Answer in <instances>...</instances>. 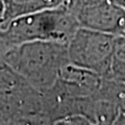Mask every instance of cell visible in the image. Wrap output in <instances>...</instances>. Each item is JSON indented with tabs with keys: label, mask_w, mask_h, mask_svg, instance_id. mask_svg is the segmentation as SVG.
Masks as SVG:
<instances>
[{
	"label": "cell",
	"mask_w": 125,
	"mask_h": 125,
	"mask_svg": "<svg viewBox=\"0 0 125 125\" xmlns=\"http://www.w3.org/2000/svg\"><path fill=\"white\" fill-rule=\"evenodd\" d=\"M0 58L44 93L55 85L62 70L69 64L68 42L42 40L23 43L4 50Z\"/></svg>",
	"instance_id": "obj_1"
},
{
	"label": "cell",
	"mask_w": 125,
	"mask_h": 125,
	"mask_svg": "<svg viewBox=\"0 0 125 125\" xmlns=\"http://www.w3.org/2000/svg\"><path fill=\"white\" fill-rule=\"evenodd\" d=\"M77 27L69 5L22 16L0 24V53L10 47L32 41L68 42Z\"/></svg>",
	"instance_id": "obj_2"
},
{
	"label": "cell",
	"mask_w": 125,
	"mask_h": 125,
	"mask_svg": "<svg viewBox=\"0 0 125 125\" xmlns=\"http://www.w3.org/2000/svg\"><path fill=\"white\" fill-rule=\"evenodd\" d=\"M43 92L33 88L0 58V121L32 123L43 114Z\"/></svg>",
	"instance_id": "obj_3"
},
{
	"label": "cell",
	"mask_w": 125,
	"mask_h": 125,
	"mask_svg": "<svg viewBox=\"0 0 125 125\" xmlns=\"http://www.w3.org/2000/svg\"><path fill=\"white\" fill-rule=\"evenodd\" d=\"M116 37L78 26L68 41L69 62L101 77L108 76Z\"/></svg>",
	"instance_id": "obj_4"
},
{
	"label": "cell",
	"mask_w": 125,
	"mask_h": 125,
	"mask_svg": "<svg viewBox=\"0 0 125 125\" xmlns=\"http://www.w3.org/2000/svg\"><path fill=\"white\" fill-rule=\"evenodd\" d=\"M71 7L78 26L114 36L125 34V9L112 0H75Z\"/></svg>",
	"instance_id": "obj_5"
},
{
	"label": "cell",
	"mask_w": 125,
	"mask_h": 125,
	"mask_svg": "<svg viewBox=\"0 0 125 125\" xmlns=\"http://www.w3.org/2000/svg\"><path fill=\"white\" fill-rule=\"evenodd\" d=\"M4 17L0 24H5L22 16L69 5L71 0H3Z\"/></svg>",
	"instance_id": "obj_6"
},
{
	"label": "cell",
	"mask_w": 125,
	"mask_h": 125,
	"mask_svg": "<svg viewBox=\"0 0 125 125\" xmlns=\"http://www.w3.org/2000/svg\"><path fill=\"white\" fill-rule=\"evenodd\" d=\"M109 77L125 84V36H117L113 52Z\"/></svg>",
	"instance_id": "obj_7"
},
{
	"label": "cell",
	"mask_w": 125,
	"mask_h": 125,
	"mask_svg": "<svg viewBox=\"0 0 125 125\" xmlns=\"http://www.w3.org/2000/svg\"><path fill=\"white\" fill-rule=\"evenodd\" d=\"M121 89L118 90V92L115 93V97L112 101L116 103L117 107L119 109V113L125 114V84L120 83Z\"/></svg>",
	"instance_id": "obj_8"
},
{
	"label": "cell",
	"mask_w": 125,
	"mask_h": 125,
	"mask_svg": "<svg viewBox=\"0 0 125 125\" xmlns=\"http://www.w3.org/2000/svg\"><path fill=\"white\" fill-rule=\"evenodd\" d=\"M3 17H4V2L3 0H0V23L3 21Z\"/></svg>",
	"instance_id": "obj_9"
},
{
	"label": "cell",
	"mask_w": 125,
	"mask_h": 125,
	"mask_svg": "<svg viewBox=\"0 0 125 125\" xmlns=\"http://www.w3.org/2000/svg\"><path fill=\"white\" fill-rule=\"evenodd\" d=\"M112 1H114L115 3H117V4H119L120 6L125 9V0H112Z\"/></svg>",
	"instance_id": "obj_10"
},
{
	"label": "cell",
	"mask_w": 125,
	"mask_h": 125,
	"mask_svg": "<svg viewBox=\"0 0 125 125\" xmlns=\"http://www.w3.org/2000/svg\"><path fill=\"white\" fill-rule=\"evenodd\" d=\"M71 1H72V2H73V1H75V0H71ZM71 4H72V3H71Z\"/></svg>",
	"instance_id": "obj_11"
},
{
	"label": "cell",
	"mask_w": 125,
	"mask_h": 125,
	"mask_svg": "<svg viewBox=\"0 0 125 125\" xmlns=\"http://www.w3.org/2000/svg\"><path fill=\"white\" fill-rule=\"evenodd\" d=\"M0 123H1V121H0Z\"/></svg>",
	"instance_id": "obj_12"
}]
</instances>
